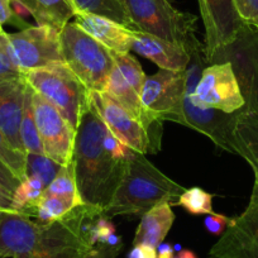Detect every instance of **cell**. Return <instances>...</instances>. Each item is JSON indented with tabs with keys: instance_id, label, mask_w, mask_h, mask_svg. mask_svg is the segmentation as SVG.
Returning a JSON list of instances; mask_svg holds the SVG:
<instances>
[{
	"instance_id": "obj_3",
	"label": "cell",
	"mask_w": 258,
	"mask_h": 258,
	"mask_svg": "<svg viewBox=\"0 0 258 258\" xmlns=\"http://www.w3.org/2000/svg\"><path fill=\"white\" fill-rule=\"evenodd\" d=\"M185 190L158 170L145 155L131 150L123 181L103 215L111 219L118 215L145 214L162 203L175 205Z\"/></svg>"
},
{
	"instance_id": "obj_13",
	"label": "cell",
	"mask_w": 258,
	"mask_h": 258,
	"mask_svg": "<svg viewBox=\"0 0 258 258\" xmlns=\"http://www.w3.org/2000/svg\"><path fill=\"white\" fill-rule=\"evenodd\" d=\"M91 104L108 129L128 148L138 153H152L153 147L145 126L106 91H91Z\"/></svg>"
},
{
	"instance_id": "obj_4",
	"label": "cell",
	"mask_w": 258,
	"mask_h": 258,
	"mask_svg": "<svg viewBox=\"0 0 258 258\" xmlns=\"http://www.w3.org/2000/svg\"><path fill=\"white\" fill-rule=\"evenodd\" d=\"M120 3L133 31L180 44L188 51L200 43L195 37L197 17L177 11L168 0H120Z\"/></svg>"
},
{
	"instance_id": "obj_20",
	"label": "cell",
	"mask_w": 258,
	"mask_h": 258,
	"mask_svg": "<svg viewBox=\"0 0 258 258\" xmlns=\"http://www.w3.org/2000/svg\"><path fill=\"white\" fill-rule=\"evenodd\" d=\"M234 135L242 153L250 168H258V110L238 111Z\"/></svg>"
},
{
	"instance_id": "obj_15",
	"label": "cell",
	"mask_w": 258,
	"mask_h": 258,
	"mask_svg": "<svg viewBox=\"0 0 258 258\" xmlns=\"http://www.w3.org/2000/svg\"><path fill=\"white\" fill-rule=\"evenodd\" d=\"M27 86L24 78L0 83V129L12 147L24 155L27 153L22 142L21 125Z\"/></svg>"
},
{
	"instance_id": "obj_28",
	"label": "cell",
	"mask_w": 258,
	"mask_h": 258,
	"mask_svg": "<svg viewBox=\"0 0 258 258\" xmlns=\"http://www.w3.org/2000/svg\"><path fill=\"white\" fill-rule=\"evenodd\" d=\"M113 54L115 68L120 73V75L128 81L137 91H142L143 84H145L146 75L140 62L135 58L131 53H119V52H111Z\"/></svg>"
},
{
	"instance_id": "obj_21",
	"label": "cell",
	"mask_w": 258,
	"mask_h": 258,
	"mask_svg": "<svg viewBox=\"0 0 258 258\" xmlns=\"http://www.w3.org/2000/svg\"><path fill=\"white\" fill-rule=\"evenodd\" d=\"M79 205H83V203L66 198L42 195L36 207L28 213V217L37 218L39 223H53L62 219Z\"/></svg>"
},
{
	"instance_id": "obj_16",
	"label": "cell",
	"mask_w": 258,
	"mask_h": 258,
	"mask_svg": "<svg viewBox=\"0 0 258 258\" xmlns=\"http://www.w3.org/2000/svg\"><path fill=\"white\" fill-rule=\"evenodd\" d=\"M132 51L156 63L161 70L185 71L191 59L187 48L166 39L133 31Z\"/></svg>"
},
{
	"instance_id": "obj_8",
	"label": "cell",
	"mask_w": 258,
	"mask_h": 258,
	"mask_svg": "<svg viewBox=\"0 0 258 258\" xmlns=\"http://www.w3.org/2000/svg\"><path fill=\"white\" fill-rule=\"evenodd\" d=\"M230 62L245 100L244 110H258V32L244 24L237 39L219 52L212 63Z\"/></svg>"
},
{
	"instance_id": "obj_25",
	"label": "cell",
	"mask_w": 258,
	"mask_h": 258,
	"mask_svg": "<svg viewBox=\"0 0 258 258\" xmlns=\"http://www.w3.org/2000/svg\"><path fill=\"white\" fill-rule=\"evenodd\" d=\"M43 195L66 198V199H73L76 200V202L83 203L80 195H79L73 162H70L66 166H62L61 170L56 175V177L46 187Z\"/></svg>"
},
{
	"instance_id": "obj_36",
	"label": "cell",
	"mask_w": 258,
	"mask_h": 258,
	"mask_svg": "<svg viewBox=\"0 0 258 258\" xmlns=\"http://www.w3.org/2000/svg\"><path fill=\"white\" fill-rule=\"evenodd\" d=\"M128 258H157V249L147 244L133 245Z\"/></svg>"
},
{
	"instance_id": "obj_31",
	"label": "cell",
	"mask_w": 258,
	"mask_h": 258,
	"mask_svg": "<svg viewBox=\"0 0 258 258\" xmlns=\"http://www.w3.org/2000/svg\"><path fill=\"white\" fill-rule=\"evenodd\" d=\"M114 234H115V225L104 215L94 219L88 232L89 242L93 247H95L96 244H105L109 238Z\"/></svg>"
},
{
	"instance_id": "obj_5",
	"label": "cell",
	"mask_w": 258,
	"mask_h": 258,
	"mask_svg": "<svg viewBox=\"0 0 258 258\" xmlns=\"http://www.w3.org/2000/svg\"><path fill=\"white\" fill-rule=\"evenodd\" d=\"M63 62L90 91H104L115 62L109 48L69 22L59 32Z\"/></svg>"
},
{
	"instance_id": "obj_6",
	"label": "cell",
	"mask_w": 258,
	"mask_h": 258,
	"mask_svg": "<svg viewBox=\"0 0 258 258\" xmlns=\"http://www.w3.org/2000/svg\"><path fill=\"white\" fill-rule=\"evenodd\" d=\"M23 78L37 94L58 109L74 128H78L81 115L91 104V91L68 64L56 62L46 68L24 73Z\"/></svg>"
},
{
	"instance_id": "obj_23",
	"label": "cell",
	"mask_w": 258,
	"mask_h": 258,
	"mask_svg": "<svg viewBox=\"0 0 258 258\" xmlns=\"http://www.w3.org/2000/svg\"><path fill=\"white\" fill-rule=\"evenodd\" d=\"M71 2L75 7L76 13L84 12V13L106 17L133 31L132 23L124 11L120 0H71Z\"/></svg>"
},
{
	"instance_id": "obj_9",
	"label": "cell",
	"mask_w": 258,
	"mask_h": 258,
	"mask_svg": "<svg viewBox=\"0 0 258 258\" xmlns=\"http://www.w3.org/2000/svg\"><path fill=\"white\" fill-rule=\"evenodd\" d=\"M8 48L22 74L63 62L59 33L46 26H31L18 33H7Z\"/></svg>"
},
{
	"instance_id": "obj_27",
	"label": "cell",
	"mask_w": 258,
	"mask_h": 258,
	"mask_svg": "<svg viewBox=\"0 0 258 258\" xmlns=\"http://www.w3.org/2000/svg\"><path fill=\"white\" fill-rule=\"evenodd\" d=\"M61 167V165L54 162L46 155L28 153L26 157V177L27 176H36L43 182L46 187L56 177Z\"/></svg>"
},
{
	"instance_id": "obj_39",
	"label": "cell",
	"mask_w": 258,
	"mask_h": 258,
	"mask_svg": "<svg viewBox=\"0 0 258 258\" xmlns=\"http://www.w3.org/2000/svg\"><path fill=\"white\" fill-rule=\"evenodd\" d=\"M157 258H173L175 253H173L172 245L168 243H161L157 245Z\"/></svg>"
},
{
	"instance_id": "obj_1",
	"label": "cell",
	"mask_w": 258,
	"mask_h": 258,
	"mask_svg": "<svg viewBox=\"0 0 258 258\" xmlns=\"http://www.w3.org/2000/svg\"><path fill=\"white\" fill-rule=\"evenodd\" d=\"M100 210L83 204L53 223L0 209V258H90L88 232Z\"/></svg>"
},
{
	"instance_id": "obj_26",
	"label": "cell",
	"mask_w": 258,
	"mask_h": 258,
	"mask_svg": "<svg viewBox=\"0 0 258 258\" xmlns=\"http://www.w3.org/2000/svg\"><path fill=\"white\" fill-rule=\"evenodd\" d=\"M175 205L183 208L192 215L215 214L213 210V195L202 187L186 188Z\"/></svg>"
},
{
	"instance_id": "obj_38",
	"label": "cell",
	"mask_w": 258,
	"mask_h": 258,
	"mask_svg": "<svg viewBox=\"0 0 258 258\" xmlns=\"http://www.w3.org/2000/svg\"><path fill=\"white\" fill-rule=\"evenodd\" d=\"M11 7L13 13L16 14L18 18L26 19L28 16H32L26 4H24L23 2H21V0H11Z\"/></svg>"
},
{
	"instance_id": "obj_12",
	"label": "cell",
	"mask_w": 258,
	"mask_h": 258,
	"mask_svg": "<svg viewBox=\"0 0 258 258\" xmlns=\"http://www.w3.org/2000/svg\"><path fill=\"white\" fill-rule=\"evenodd\" d=\"M205 28V58L212 63L222 49L237 39L244 22L233 0H198Z\"/></svg>"
},
{
	"instance_id": "obj_14",
	"label": "cell",
	"mask_w": 258,
	"mask_h": 258,
	"mask_svg": "<svg viewBox=\"0 0 258 258\" xmlns=\"http://www.w3.org/2000/svg\"><path fill=\"white\" fill-rule=\"evenodd\" d=\"M186 88V70H160L146 76L141 101L148 113L158 120L165 121L166 116L175 111L182 100Z\"/></svg>"
},
{
	"instance_id": "obj_7",
	"label": "cell",
	"mask_w": 258,
	"mask_h": 258,
	"mask_svg": "<svg viewBox=\"0 0 258 258\" xmlns=\"http://www.w3.org/2000/svg\"><path fill=\"white\" fill-rule=\"evenodd\" d=\"M237 114L238 111L227 114L212 108L195 105L191 101L187 89L185 88L180 105L175 111L168 114L165 120L175 121L198 131L209 137L222 150L240 156L242 151L234 135Z\"/></svg>"
},
{
	"instance_id": "obj_34",
	"label": "cell",
	"mask_w": 258,
	"mask_h": 258,
	"mask_svg": "<svg viewBox=\"0 0 258 258\" xmlns=\"http://www.w3.org/2000/svg\"><path fill=\"white\" fill-rule=\"evenodd\" d=\"M0 24H13L18 28L26 29L29 28V24L24 19L18 18L13 13L11 7V0H0Z\"/></svg>"
},
{
	"instance_id": "obj_22",
	"label": "cell",
	"mask_w": 258,
	"mask_h": 258,
	"mask_svg": "<svg viewBox=\"0 0 258 258\" xmlns=\"http://www.w3.org/2000/svg\"><path fill=\"white\" fill-rule=\"evenodd\" d=\"M21 137L23 142V147L26 153L33 155H44L43 146L39 138L38 129H37L36 119H34L33 110V89L27 86L26 98H24V110L23 119L21 125Z\"/></svg>"
},
{
	"instance_id": "obj_37",
	"label": "cell",
	"mask_w": 258,
	"mask_h": 258,
	"mask_svg": "<svg viewBox=\"0 0 258 258\" xmlns=\"http://www.w3.org/2000/svg\"><path fill=\"white\" fill-rule=\"evenodd\" d=\"M0 209L14 212L13 192L9 191L7 187H4L2 183H0Z\"/></svg>"
},
{
	"instance_id": "obj_30",
	"label": "cell",
	"mask_w": 258,
	"mask_h": 258,
	"mask_svg": "<svg viewBox=\"0 0 258 258\" xmlns=\"http://www.w3.org/2000/svg\"><path fill=\"white\" fill-rule=\"evenodd\" d=\"M23 78L22 71L17 68L8 48L7 33L0 36V83Z\"/></svg>"
},
{
	"instance_id": "obj_33",
	"label": "cell",
	"mask_w": 258,
	"mask_h": 258,
	"mask_svg": "<svg viewBox=\"0 0 258 258\" xmlns=\"http://www.w3.org/2000/svg\"><path fill=\"white\" fill-rule=\"evenodd\" d=\"M232 220L233 218H228L225 215L215 213V214L207 215V218L204 219V225L210 234L220 237L227 230V228L229 227Z\"/></svg>"
},
{
	"instance_id": "obj_19",
	"label": "cell",
	"mask_w": 258,
	"mask_h": 258,
	"mask_svg": "<svg viewBox=\"0 0 258 258\" xmlns=\"http://www.w3.org/2000/svg\"><path fill=\"white\" fill-rule=\"evenodd\" d=\"M36 19L37 26H46L59 33L74 18L76 9L71 0H21Z\"/></svg>"
},
{
	"instance_id": "obj_40",
	"label": "cell",
	"mask_w": 258,
	"mask_h": 258,
	"mask_svg": "<svg viewBox=\"0 0 258 258\" xmlns=\"http://www.w3.org/2000/svg\"><path fill=\"white\" fill-rule=\"evenodd\" d=\"M173 258H198L197 254L191 249H182L177 253Z\"/></svg>"
},
{
	"instance_id": "obj_32",
	"label": "cell",
	"mask_w": 258,
	"mask_h": 258,
	"mask_svg": "<svg viewBox=\"0 0 258 258\" xmlns=\"http://www.w3.org/2000/svg\"><path fill=\"white\" fill-rule=\"evenodd\" d=\"M240 19L258 32V0H233Z\"/></svg>"
},
{
	"instance_id": "obj_29",
	"label": "cell",
	"mask_w": 258,
	"mask_h": 258,
	"mask_svg": "<svg viewBox=\"0 0 258 258\" xmlns=\"http://www.w3.org/2000/svg\"><path fill=\"white\" fill-rule=\"evenodd\" d=\"M26 157L27 155L12 147L0 129V161L11 168L12 172L21 181L26 178Z\"/></svg>"
},
{
	"instance_id": "obj_2",
	"label": "cell",
	"mask_w": 258,
	"mask_h": 258,
	"mask_svg": "<svg viewBox=\"0 0 258 258\" xmlns=\"http://www.w3.org/2000/svg\"><path fill=\"white\" fill-rule=\"evenodd\" d=\"M129 151L90 104L76 128L71 161L84 204L103 214L125 175Z\"/></svg>"
},
{
	"instance_id": "obj_10",
	"label": "cell",
	"mask_w": 258,
	"mask_h": 258,
	"mask_svg": "<svg viewBox=\"0 0 258 258\" xmlns=\"http://www.w3.org/2000/svg\"><path fill=\"white\" fill-rule=\"evenodd\" d=\"M254 182L244 212L227 228L210 248L209 258H258V168H252Z\"/></svg>"
},
{
	"instance_id": "obj_41",
	"label": "cell",
	"mask_w": 258,
	"mask_h": 258,
	"mask_svg": "<svg viewBox=\"0 0 258 258\" xmlns=\"http://www.w3.org/2000/svg\"><path fill=\"white\" fill-rule=\"evenodd\" d=\"M2 34H4V31L3 28H2V24H0V36H2Z\"/></svg>"
},
{
	"instance_id": "obj_18",
	"label": "cell",
	"mask_w": 258,
	"mask_h": 258,
	"mask_svg": "<svg viewBox=\"0 0 258 258\" xmlns=\"http://www.w3.org/2000/svg\"><path fill=\"white\" fill-rule=\"evenodd\" d=\"M173 222L175 214L170 203L156 205L143 214L133 239V245L147 244L157 248V245L165 240Z\"/></svg>"
},
{
	"instance_id": "obj_17",
	"label": "cell",
	"mask_w": 258,
	"mask_h": 258,
	"mask_svg": "<svg viewBox=\"0 0 258 258\" xmlns=\"http://www.w3.org/2000/svg\"><path fill=\"white\" fill-rule=\"evenodd\" d=\"M75 23L93 38L110 49L111 52L129 53L132 51L133 31L123 24L103 16L78 12Z\"/></svg>"
},
{
	"instance_id": "obj_35",
	"label": "cell",
	"mask_w": 258,
	"mask_h": 258,
	"mask_svg": "<svg viewBox=\"0 0 258 258\" xmlns=\"http://www.w3.org/2000/svg\"><path fill=\"white\" fill-rule=\"evenodd\" d=\"M21 182L22 181L12 172L11 168L7 167V166L0 161V183L14 194V191H16V188L18 187Z\"/></svg>"
},
{
	"instance_id": "obj_24",
	"label": "cell",
	"mask_w": 258,
	"mask_h": 258,
	"mask_svg": "<svg viewBox=\"0 0 258 258\" xmlns=\"http://www.w3.org/2000/svg\"><path fill=\"white\" fill-rule=\"evenodd\" d=\"M46 186L36 176H27L13 194L14 212L22 213L28 217V213L33 209L43 195Z\"/></svg>"
},
{
	"instance_id": "obj_11",
	"label": "cell",
	"mask_w": 258,
	"mask_h": 258,
	"mask_svg": "<svg viewBox=\"0 0 258 258\" xmlns=\"http://www.w3.org/2000/svg\"><path fill=\"white\" fill-rule=\"evenodd\" d=\"M33 110L44 155L61 166L73 161L76 129L43 96L33 90Z\"/></svg>"
}]
</instances>
